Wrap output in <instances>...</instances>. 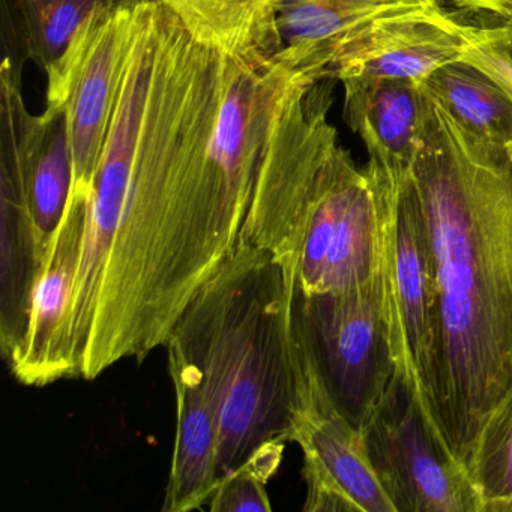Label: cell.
Masks as SVG:
<instances>
[{"instance_id": "7a4b0ae2", "label": "cell", "mask_w": 512, "mask_h": 512, "mask_svg": "<svg viewBox=\"0 0 512 512\" xmlns=\"http://www.w3.org/2000/svg\"><path fill=\"white\" fill-rule=\"evenodd\" d=\"M226 62L163 2L148 5L104 143L124 167V206L80 379L133 359L158 235L182 178L211 142Z\"/></svg>"}, {"instance_id": "5b68a950", "label": "cell", "mask_w": 512, "mask_h": 512, "mask_svg": "<svg viewBox=\"0 0 512 512\" xmlns=\"http://www.w3.org/2000/svg\"><path fill=\"white\" fill-rule=\"evenodd\" d=\"M292 322L329 400L361 431L398 371L397 335L382 268L370 283L341 292L307 295L295 283Z\"/></svg>"}, {"instance_id": "4fadbf2b", "label": "cell", "mask_w": 512, "mask_h": 512, "mask_svg": "<svg viewBox=\"0 0 512 512\" xmlns=\"http://www.w3.org/2000/svg\"><path fill=\"white\" fill-rule=\"evenodd\" d=\"M472 29L452 19L445 10L376 23L340 50L329 79L421 82L437 68L463 58Z\"/></svg>"}, {"instance_id": "30bf717a", "label": "cell", "mask_w": 512, "mask_h": 512, "mask_svg": "<svg viewBox=\"0 0 512 512\" xmlns=\"http://www.w3.org/2000/svg\"><path fill=\"white\" fill-rule=\"evenodd\" d=\"M293 400L290 442L304 455L305 512H395L364 437L326 394L307 344L292 323Z\"/></svg>"}, {"instance_id": "d4e9b609", "label": "cell", "mask_w": 512, "mask_h": 512, "mask_svg": "<svg viewBox=\"0 0 512 512\" xmlns=\"http://www.w3.org/2000/svg\"><path fill=\"white\" fill-rule=\"evenodd\" d=\"M458 7L490 14L502 23H512V0H454Z\"/></svg>"}, {"instance_id": "52a82bcc", "label": "cell", "mask_w": 512, "mask_h": 512, "mask_svg": "<svg viewBox=\"0 0 512 512\" xmlns=\"http://www.w3.org/2000/svg\"><path fill=\"white\" fill-rule=\"evenodd\" d=\"M382 254V209L373 179L335 142L311 191L296 287L311 295L364 286L379 274Z\"/></svg>"}, {"instance_id": "7402d4cb", "label": "cell", "mask_w": 512, "mask_h": 512, "mask_svg": "<svg viewBox=\"0 0 512 512\" xmlns=\"http://www.w3.org/2000/svg\"><path fill=\"white\" fill-rule=\"evenodd\" d=\"M467 472L484 502V512H505L512 502V389L482 425Z\"/></svg>"}, {"instance_id": "4316f807", "label": "cell", "mask_w": 512, "mask_h": 512, "mask_svg": "<svg viewBox=\"0 0 512 512\" xmlns=\"http://www.w3.org/2000/svg\"><path fill=\"white\" fill-rule=\"evenodd\" d=\"M506 149H508L509 155H511L512 158V145H509Z\"/></svg>"}, {"instance_id": "603a6c76", "label": "cell", "mask_w": 512, "mask_h": 512, "mask_svg": "<svg viewBox=\"0 0 512 512\" xmlns=\"http://www.w3.org/2000/svg\"><path fill=\"white\" fill-rule=\"evenodd\" d=\"M287 442L268 440L221 476L208 503L211 512H271L268 482L280 469Z\"/></svg>"}, {"instance_id": "ac0fdd59", "label": "cell", "mask_w": 512, "mask_h": 512, "mask_svg": "<svg viewBox=\"0 0 512 512\" xmlns=\"http://www.w3.org/2000/svg\"><path fill=\"white\" fill-rule=\"evenodd\" d=\"M0 217V352L8 364L28 335L32 296L44 256L19 182L4 169Z\"/></svg>"}, {"instance_id": "6da1fadb", "label": "cell", "mask_w": 512, "mask_h": 512, "mask_svg": "<svg viewBox=\"0 0 512 512\" xmlns=\"http://www.w3.org/2000/svg\"><path fill=\"white\" fill-rule=\"evenodd\" d=\"M428 100L409 172L436 280L424 410L467 469L482 425L512 389V158Z\"/></svg>"}, {"instance_id": "d6986e66", "label": "cell", "mask_w": 512, "mask_h": 512, "mask_svg": "<svg viewBox=\"0 0 512 512\" xmlns=\"http://www.w3.org/2000/svg\"><path fill=\"white\" fill-rule=\"evenodd\" d=\"M202 43L230 58L259 61L277 52L272 0H161Z\"/></svg>"}, {"instance_id": "7c38bea8", "label": "cell", "mask_w": 512, "mask_h": 512, "mask_svg": "<svg viewBox=\"0 0 512 512\" xmlns=\"http://www.w3.org/2000/svg\"><path fill=\"white\" fill-rule=\"evenodd\" d=\"M0 94L2 169L19 182L46 257L73 193L67 113L61 103H47L41 115L29 113L22 94V67L10 56L0 71Z\"/></svg>"}, {"instance_id": "8992f818", "label": "cell", "mask_w": 512, "mask_h": 512, "mask_svg": "<svg viewBox=\"0 0 512 512\" xmlns=\"http://www.w3.org/2000/svg\"><path fill=\"white\" fill-rule=\"evenodd\" d=\"M301 82L281 101L260 161L239 242L295 265L317 172L337 130L329 122L331 86Z\"/></svg>"}, {"instance_id": "277c9868", "label": "cell", "mask_w": 512, "mask_h": 512, "mask_svg": "<svg viewBox=\"0 0 512 512\" xmlns=\"http://www.w3.org/2000/svg\"><path fill=\"white\" fill-rule=\"evenodd\" d=\"M308 82L274 59L227 56L217 127L185 173L158 235L134 359L166 344L194 293L239 244L272 121L287 92Z\"/></svg>"}, {"instance_id": "3957f363", "label": "cell", "mask_w": 512, "mask_h": 512, "mask_svg": "<svg viewBox=\"0 0 512 512\" xmlns=\"http://www.w3.org/2000/svg\"><path fill=\"white\" fill-rule=\"evenodd\" d=\"M293 287L295 266L239 242L167 338L202 376L217 418L220 478L262 443L290 442Z\"/></svg>"}, {"instance_id": "9a60e30c", "label": "cell", "mask_w": 512, "mask_h": 512, "mask_svg": "<svg viewBox=\"0 0 512 512\" xmlns=\"http://www.w3.org/2000/svg\"><path fill=\"white\" fill-rule=\"evenodd\" d=\"M89 196L71 194L64 218L47 248L32 296L31 323L22 349L8 362L11 373L28 386H47L56 379V347L70 308Z\"/></svg>"}, {"instance_id": "e0dca14e", "label": "cell", "mask_w": 512, "mask_h": 512, "mask_svg": "<svg viewBox=\"0 0 512 512\" xmlns=\"http://www.w3.org/2000/svg\"><path fill=\"white\" fill-rule=\"evenodd\" d=\"M175 386L176 434L164 512H190L208 505L220 481L218 427L199 370L167 343Z\"/></svg>"}, {"instance_id": "ba28073f", "label": "cell", "mask_w": 512, "mask_h": 512, "mask_svg": "<svg viewBox=\"0 0 512 512\" xmlns=\"http://www.w3.org/2000/svg\"><path fill=\"white\" fill-rule=\"evenodd\" d=\"M361 433L395 512H484L469 472L439 439L403 374L392 377Z\"/></svg>"}, {"instance_id": "44dd1931", "label": "cell", "mask_w": 512, "mask_h": 512, "mask_svg": "<svg viewBox=\"0 0 512 512\" xmlns=\"http://www.w3.org/2000/svg\"><path fill=\"white\" fill-rule=\"evenodd\" d=\"M155 0H4L20 55L50 76L77 32L100 11Z\"/></svg>"}, {"instance_id": "2e32d148", "label": "cell", "mask_w": 512, "mask_h": 512, "mask_svg": "<svg viewBox=\"0 0 512 512\" xmlns=\"http://www.w3.org/2000/svg\"><path fill=\"white\" fill-rule=\"evenodd\" d=\"M344 115L370 154L368 167L403 179L421 148L430 100L416 80H344Z\"/></svg>"}, {"instance_id": "5bb4252c", "label": "cell", "mask_w": 512, "mask_h": 512, "mask_svg": "<svg viewBox=\"0 0 512 512\" xmlns=\"http://www.w3.org/2000/svg\"><path fill=\"white\" fill-rule=\"evenodd\" d=\"M275 62L311 82L329 80L332 62L356 35L379 22L443 10L439 0H272Z\"/></svg>"}, {"instance_id": "9c48e42d", "label": "cell", "mask_w": 512, "mask_h": 512, "mask_svg": "<svg viewBox=\"0 0 512 512\" xmlns=\"http://www.w3.org/2000/svg\"><path fill=\"white\" fill-rule=\"evenodd\" d=\"M157 2V0H155ZM145 4L106 8L74 38L50 76L47 103L64 104L73 151L76 196H91L95 170L118 107Z\"/></svg>"}, {"instance_id": "8fae6325", "label": "cell", "mask_w": 512, "mask_h": 512, "mask_svg": "<svg viewBox=\"0 0 512 512\" xmlns=\"http://www.w3.org/2000/svg\"><path fill=\"white\" fill-rule=\"evenodd\" d=\"M367 172L373 179L382 209V271L397 335V373L413 383L425 407L436 334V280L427 230L409 173L401 181H395L371 167H367Z\"/></svg>"}, {"instance_id": "ffe728a7", "label": "cell", "mask_w": 512, "mask_h": 512, "mask_svg": "<svg viewBox=\"0 0 512 512\" xmlns=\"http://www.w3.org/2000/svg\"><path fill=\"white\" fill-rule=\"evenodd\" d=\"M419 83L467 131L505 148L512 145V97L481 68L458 59Z\"/></svg>"}, {"instance_id": "484cf974", "label": "cell", "mask_w": 512, "mask_h": 512, "mask_svg": "<svg viewBox=\"0 0 512 512\" xmlns=\"http://www.w3.org/2000/svg\"><path fill=\"white\" fill-rule=\"evenodd\" d=\"M505 512H512V502L509 503L508 506H506Z\"/></svg>"}, {"instance_id": "cb8c5ba5", "label": "cell", "mask_w": 512, "mask_h": 512, "mask_svg": "<svg viewBox=\"0 0 512 512\" xmlns=\"http://www.w3.org/2000/svg\"><path fill=\"white\" fill-rule=\"evenodd\" d=\"M464 61L493 77L512 97V23L473 28Z\"/></svg>"}]
</instances>
